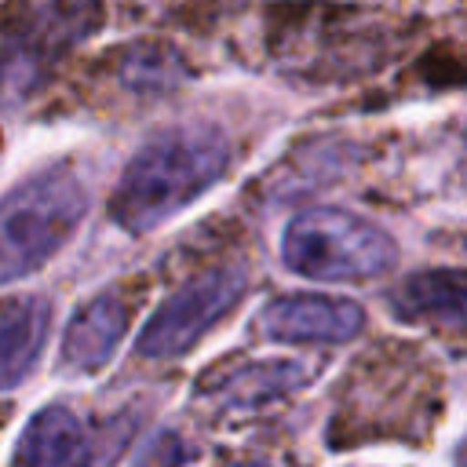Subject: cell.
<instances>
[{
    "label": "cell",
    "mask_w": 467,
    "mask_h": 467,
    "mask_svg": "<svg viewBox=\"0 0 467 467\" xmlns=\"http://www.w3.org/2000/svg\"><path fill=\"white\" fill-rule=\"evenodd\" d=\"M128 321H131L128 292L124 288L99 292L69 317L62 336V365L73 372H99L113 358L120 336L128 332Z\"/></svg>",
    "instance_id": "obj_7"
},
{
    "label": "cell",
    "mask_w": 467,
    "mask_h": 467,
    "mask_svg": "<svg viewBox=\"0 0 467 467\" xmlns=\"http://www.w3.org/2000/svg\"><path fill=\"white\" fill-rule=\"evenodd\" d=\"M15 460L22 463H40V467H51V463H84L88 460V434H84V423L77 420L73 409L66 405H47L40 409L29 427L22 431V441H18V452Z\"/></svg>",
    "instance_id": "obj_10"
},
{
    "label": "cell",
    "mask_w": 467,
    "mask_h": 467,
    "mask_svg": "<svg viewBox=\"0 0 467 467\" xmlns=\"http://www.w3.org/2000/svg\"><path fill=\"white\" fill-rule=\"evenodd\" d=\"M303 383V368L292 365V361H255L248 368H237L230 372L223 383H219V394L234 405H259V401H270L292 387Z\"/></svg>",
    "instance_id": "obj_11"
},
{
    "label": "cell",
    "mask_w": 467,
    "mask_h": 467,
    "mask_svg": "<svg viewBox=\"0 0 467 467\" xmlns=\"http://www.w3.org/2000/svg\"><path fill=\"white\" fill-rule=\"evenodd\" d=\"M106 15V0H7L0 15V106L29 102Z\"/></svg>",
    "instance_id": "obj_2"
},
{
    "label": "cell",
    "mask_w": 467,
    "mask_h": 467,
    "mask_svg": "<svg viewBox=\"0 0 467 467\" xmlns=\"http://www.w3.org/2000/svg\"><path fill=\"white\" fill-rule=\"evenodd\" d=\"M244 296V274L234 266H215L186 281L179 292H171L139 332V354L142 358H175L186 354L223 314L237 306Z\"/></svg>",
    "instance_id": "obj_5"
},
{
    "label": "cell",
    "mask_w": 467,
    "mask_h": 467,
    "mask_svg": "<svg viewBox=\"0 0 467 467\" xmlns=\"http://www.w3.org/2000/svg\"><path fill=\"white\" fill-rule=\"evenodd\" d=\"M365 310L343 296H281L266 303L259 328L277 343H347L361 332Z\"/></svg>",
    "instance_id": "obj_6"
},
{
    "label": "cell",
    "mask_w": 467,
    "mask_h": 467,
    "mask_svg": "<svg viewBox=\"0 0 467 467\" xmlns=\"http://www.w3.org/2000/svg\"><path fill=\"white\" fill-rule=\"evenodd\" d=\"M394 310L409 321L445 325L449 332L463 328V270H423L394 292Z\"/></svg>",
    "instance_id": "obj_9"
},
{
    "label": "cell",
    "mask_w": 467,
    "mask_h": 467,
    "mask_svg": "<svg viewBox=\"0 0 467 467\" xmlns=\"http://www.w3.org/2000/svg\"><path fill=\"white\" fill-rule=\"evenodd\" d=\"M179 55H171L168 47H157V44H139L135 51H128L124 58V80L131 88H168L175 84L179 77Z\"/></svg>",
    "instance_id": "obj_12"
},
{
    "label": "cell",
    "mask_w": 467,
    "mask_h": 467,
    "mask_svg": "<svg viewBox=\"0 0 467 467\" xmlns=\"http://www.w3.org/2000/svg\"><path fill=\"white\" fill-rule=\"evenodd\" d=\"M88 190L69 168H47L0 201V285L40 270L80 226Z\"/></svg>",
    "instance_id": "obj_3"
},
{
    "label": "cell",
    "mask_w": 467,
    "mask_h": 467,
    "mask_svg": "<svg viewBox=\"0 0 467 467\" xmlns=\"http://www.w3.org/2000/svg\"><path fill=\"white\" fill-rule=\"evenodd\" d=\"M281 259L310 281H372L394 266L398 244L354 212L306 208L285 226Z\"/></svg>",
    "instance_id": "obj_4"
},
{
    "label": "cell",
    "mask_w": 467,
    "mask_h": 467,
    "mask_svg": "<svg viewBox=\"0 0 467 467\" xmlns=\"http://www.w3.org/2000/svg\"><path fill=\"white\" fill-rule=\"evenodd\" d=\"M47 328L51 306L40 296L15 299L0 310V390H15L33 372L47 343Z\"/></svg>",
    "instance_id": "obj_8"
},
{
    "label": "cell",
    "mask_w": 467,
    "mask_h": 467,
    "mask_svg": "<svg viewBox=\"0 0 467 467\" xmlns=\"http://www.w3.org/2000/svg\"><path fill=\"white\" fill-rule=\"evenodd\" d=\"M230 164V139L212 124H186L153 135L124 168L109 215L128 234H146L193 204Z\"/></svg>",
    "instance_id": "obj_1"
}]
</instances>
